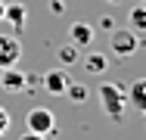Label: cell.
Listing matches in <instances>:
<instances>
[{
    "instance_id": "1",
    "label": "cell",
    "mask_w": 146,
    "mask_h": 140,
    "mask_svg": "<svg viewBox=\"0 0 146 140\" xmlns=\"http://www.w3.org/2000/svg\"><path fill=\"white\" fill-rule=\"evenodd\" d=\"M96 93H100V106L106 112V118L109 121H121L124 118V106H127V90L115 81H103L96 87Z\"/></svg>"
},
{
    "instance_id": "2",
    "label": "cell",
    "mask_w": 146,
    "mask_h": 140,
    "mask_svg": "<svg viewBox=\"0 0 146 140\" xmlns=\"http://www.w3.org/2000/svg\"><path fill=\"white\" fill-rule=\"evenodd\" d=\"M140 34L137 31H131V28H115L112 34H109V47H112V53L115 56H134L140 50Z\"/></svg>"
},
{
    "instance_id": "3",
    "label": "cell",
    "mask_w": 146,
    "mask_h": 140,
    "mask_svg": "<svg viewBox=\"0 0 146 140\" xmlns=\"http://www.w3.org/2000/svg\"><path fill=\"white\" fill-rule=\"evenodd\" d=\"M25 125H28L31 134H44V137H50V134L56 131V115L47 109V106H34V109L25 115Z\"/></svg>"
},
{
    "instance_id": "4",
    "label": "cell",
    "mask_w": 146,
    "mask_h": 140,
    "mask_svg": "<svg viewBox=\"0 0 146 140\" xmlns=\"http://www.w3.org/2000/svg\"><path fill=\"white\" fill-rule=\"evenodd\" d=\"M22 59V41L19 34H0V69L19 65Z\"/></svg>"
},
{
    "instance_id": "5",
    "label": "cell",
    "mask_w": 146,
    "mask_h": 140,
    "mask_svg": "<svg viewBox=\"0 0 146 140\" xmlns=\"http://www.w3.org/2000/svg\"><path fill=\"white\" fill-rule=\"evenodd\" d=\"M75 81L72 75H68V69H50L44 78H40V84H44V90L50 93V97H65V90H68V84Z\"/></svg>"
},
{
    "instance_id": "6",
    "label": "cell",
    "mask_w": 146,
    "mask_h": 140,
    "mask_svg": "<svg viewBox=\"0 0 146 140\" xmlns=\"http://www.w3.org/2000/svg\"><path fill=\"white\" fill-rule=\"evenodd\" d=\"M0 87H3L6 93H25V90H28V75H25L19 65L0 69Z\"/></svg>"
},
{
    "instance_id": "7",
    "label": "cell",
    "mask_w": 146,
    "mask_h": 140,
    "mask_svg": "<svg viewBox=\"0 0 146 140\" xmlns=\"http://www.w3.org/2000/svg\"><path fill=\"white\" fill-rule=\"evenodd\" d=\"M3 22L13 25V34H22L25 25H28V6H25V3H6V9H3Z\"/></svg>"
},
{
    "instance_id": "8",
    "label": "cell",
    "mask_w": 146,
    "mask_h": 140,
    "mask_svg": "<svg viewBox=\"0 0 146 140\" xmlns=\"http://www.w3.org/2000/svg\"><path fill=\"white\" fill-rule=\"evenodd\" d=\"M68 41H72L75 47H90L93 25H87V22H72V25H68Z\"/></svg>"
},
{
    "instance_id": "9",
    "label": "cell",
    "mask_w": 146,
    "mask_h": 140,
    "mask_svg": "<svg viewBox=\"0 0 146 140\" xmlns=\"http://www.w3.org/2000/svg\"><path fill=\"white\" fill-rule=\"evenodd\" d=\"M127 103H131L137 112H143V115H146V78H137V81L131 84V90H127Z\"/></svg>"
},
{
    "instance_id": "10",
    "label": "cell",
    "mask_w": 146,
    "mask_h": 140,
    "mask_svg": "<svg viewBox=\"0 0 146 140\" xmlns=\"http://www.w3.org/2000/svg\"><path fill=\"white\" fill-rule=\"evenodd\" d=\"M84 69H87L90 75H103L109 69V56L106 53H87L84 56Z\"/></svg>"
},
{
    "instance_id": "11",
    "label": "cell",
    "mask_w": 146,
    "mask_h": 140,
    "mask_svg": "<svg viewBox=\"0 0 146 140\" xmlns=\"http://www.w3.org/2000/svg\"><path fill=\"white\" fill-rule=\"evenodd\" d=\"M127 28L131 31H146V3H137L127 13Z\"/></svg>"
},
{
    "instance_id": "12",
    "label": "cell",
    "mask_w": 146,
    "mask_h": 140,
    "mask_svg": "<svg viewBox=\"0 0 146 140\" xmlns=\"http://www.w3.org/2000/svg\"><path fill=\"white\" fill-rule=\"evenodd\" d=\"M65 97H68L72 103H84V100H87V87L78 84V81H72V84H68V90H65Z\"/></svg>"
},
{
    "instance_id": "13",
    "label": "cell",
    "mask_w": 146,
    "mask_h": 140,
    "mask_svg": "<svg viewBox=\"0 0 146 140\" xmlns=\"http://www.w3.org/2000/svg\"><path fill=\"white\" fill-rule=\"evenodd\" d=\"M59 62H62V65H75V62H78V47H75V44L59 47Z\"/></svg>"
},
{
    "instance_id": "14",
    "label": "cell",
    "mask_w": 146,
    "mask_h": 140,
    "mask_svg": "<svg viewBox=\"0 0 146 140\" xmlns=\"http://www.w3.org/2000/svg\"><path fill=\"white\" fill-rule=\"evenodd\" d=\"M9 121H13V118H9V112H6L3 106H0V137H3L6 131H9Z\"/></svg>"
},
{
    "instance_id": "15",
    "label": "cell",
    "mask_w": 146,
    "mask_h": 140,
    "mask_svg": "<svg viewBox=\"0 0 146 140\" xmlns=\"http://www.w3.org/2000/svg\"><path fill=\"white\" fill-rule=\"evenodd\" d=\"M22 140H47V137H44V134H31V131H28V134H25Z\"/></svg>"
},
{
    "instance_id": "16",
    "label": "cell",
    "mask_w": 146,
    "mask_h": 140,
    "mask_svg": "<svg viewBox=\"0 0 146 140\" xmlns=\"http://www.w3.org/2000/svg\"><path fill=\"white\" fill-rule=\"evenodd\" d=\"M3 9H6V3H3V0H0V22H3Z\"/></svg>"
},
{
    "instance_id": "17",
    "label": "cell",
    "mask_w": 146,
    "mask_h": 140,
    "mask_svg": "<svg viewBox=\"0 0 146 140\" xmlns=\"http://www.w3.org/2000/svg\"><path fill=\"white\" fill-rule=\"evenodd\" d=\"M109 3H121V0H109Z\"/></svg>"
},
{
    "instance_id": "18",
    "label": "cell",
    "mask_w": 146,
    "mask_h": 140,
    "mask_svg": "<svg viewBox=\"0 0 146 140\" xmlns=\"http://www.w3.org/2000/svg\"><path fill=\"white\" fill-rule=\"evenodd\" d=\"M140 3H146V0H140Z\"/></svg>"
},
{
    "instance_id": "19",
    "label": "cell",
    "mask_w": 146,
    "mask_h": 140,
    "mask_svg": "<svg viewBox=\"0 0 146 140\" xmlns=\"http://www.w3.org/2000/svg\"><path fill=\"white\" fill-rule=\"evenodd\" d=\"M62 3H65V0H62Z\"/></svg>"
}]
</instances>
